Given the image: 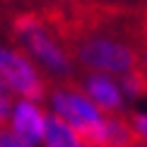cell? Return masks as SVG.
Returning a JSON list of instances; mask_svg holds the SVG:
<instances>
[{"label": "cell", "instance_id": "cell-1", "mask_svg": "<svg viewBox=\"0 0 147 147\" xmlns=\"http://www.w3.org/2000/svg\"><path fill=\"white\" fill-rule=\"evenodd\" d=\"M63 44L68 46L72 60L89 72H109V75H128L140 68V41L128 36L111 24L87 22L72 24L70 29H56Z\"/></svg>", "mask_w": 147, "mask_h": 147}, {"label": "cell", "instance_id": "cell-2", "mask_svg": "<svg viewBox=\"0 0 147 147\" xmlns=\"http://www.w3.org/2000/svg\"><path fill=\"white\" fill-rule=\"evenodd\" d=\"M12 34H15L17 44L29 58L46 72L48 77L68 82L75 75V60H72L68 46L63 44V39L58 32L48 24L36 12H22L12 20Z\"/></svg>", "mask_w": 147, "mask_h": 147}, {"label": "cell", "instance_id": "cell-3", "mask_svg": "<svg viewBox=\"0 0 147 147\" xmlns=\"http://www.w3.org/2000/svg\"><path fill=\"white\" fill-rule=\"evenodd\" d=\"M0 75L7 82L12 96L32 99L39 104L48 96L44 72L22 48L0 46Z\"/></svg>", "mask_w": 147, "mask_h": 147}, {"label": "cell", "instance_id": "cell-4", "mask_svg": "<svg viewBox=\"0 0 147 147\" xmlns=\"http://www.w3.org/2000/svg\"><path fill=\"white\" fill-rule=\"evenodd\" d=\"M46 99H48V106H51V113H56L58 118L70 123L82 135L92 130L96 123H101L104 116H106L82 92L80 84H72V82H58L56 87L48 89Z\"/></svg>", "mask_w": 147, "mask_h": 147}, {"label": "cell", "instance_id": "cell-5", "mask_svg": "<svg viewBox=\"0 0 147 147\" xmlns=\"http://www.w3.org/2000/svg\"><path fill=\"white\" fill-rule=\"evenodd\" d=\"M82 92L89 96L104 113H125V99L128 96L121 89V82L116 75L109 72H87L80 80Z\"/></svg>", "mask_w": 147, "mask_h": 147}, {"label": "cell", "instance_id": "cell-6", "mask_svg": "<svg viewBox=\"0 0 147 147\" xmlns=\"http://www.w3.org/2000/svg\"><path fill=\"white\" fill-rule=\"evenodd\" d=\"M82 140L84 145L96 147H133L135 142H140L125 113H106L101 123L84 133Z\"/></svg>", "mask_w": 147, "mask_h": 147}, {"label": "cell", "instance_id": "cell-7", "mask_svg": "<svg viewBox=\"0 0 147 147\" xmlns=\"http://www.w3.org/2000/svg\"><path fill=\"white\" fill-rule=\"evenodd\" d=\"M46 121H48V113L44 111V106L39 101H32V99L12 101V111H10L7 123L17 135L29 140L32 145H41L44 130H46Z\"/></svg>", "mask_w": 147, "mask_h": 147}, {"label": "cell", "instance_id": "cell-8", "mask_svg": "<svg viewBox=\"0 0 147 147\" xmlns=\"http://www.w3.org/2000/svg\"><path fill=\"white\" fill-rule=\"evenodd\" d=\"M41 145L44 147H84V140H82V133L75 130L70 123H65L56 113H48Z\"/></svg>", "mask_w": 147, "mask_h": 147}, {"label": "cell", "instance_id": "cell-9", "mask_svg": "<svg viewBox=\"0 0 147 147\" xmlns=\"http://www.w3.org/2000/svg\"><path fill=\"white\" fill-rule=\"evenodd\" d=\"M0 147H39V145H32L29 140L17 135L10 125H0Z\"/></svg>", "mask_w": 147, "mask_h": 147}, {"label": "cell", "instance_id": "cell-10", "mask_svg": "<svg viewBox=\"0 0 147 147\" xmlns=\"http://www.w3.org/2000/svg\"><path fill=\"white\" fill-rule=\"evenodd\" d=\"M128 121H130V125H133V130H135L138 140L147 145V113H142V111H130V113H128Z\"/></svg>", "mask_w": 147, "mask_h": 147}, {"label": "cell", "instance_id": "cell-11", "mask_svg": "<svg viewBox=\"0 0 147 147\" xmlns=\"http://www.w3.org/2000/svg\"><path fill=\"white\" fill-rule=\"evenodd\" d=\"M10 111H12V101H10V96L0 94V125H5V123L10 121Z\"/></svg>", "mask_w": 147, "mask_h": 147}, {"label": "cell", "instance_id": "cell-12", "mask_svg": "<svg viewBox=\"0 0 147 147\" xmlns=\"http://www.w3.org/2000/svg\"><path fill=\"white\" fill-rule=\"evenodd\" d=\"M0 94H5V96H12V92H10V87H7V82L3 80V75H0Z\"/></svg>", "mask_w": 147, "mask_h": 147}, {"label": "cell", "instance_id": "cell-13", "mask_svg": "<svg viewBox=\"0 0 147 147\" xmlns=\"http://www.w3.org/2000/svg\"><path fill=\"white\" fill-rule=\"evenodd\" d=\"M140 70L147 75V46L142 48V58H140Z\"/></svg>", "mask_w": 147, "mask_h": 147}, {"label": "cell", "instance_id": "cell-14", "mask_svg": "<svg viewBox=\"0 0 147 147\" xmlns=\"http://www.w3.org/2000/svg\"><path fill=\"white\" fill-rule=\"evenodd\" d=\"M133 147H147L145 142H135V145H133Z\"/></svg>", "mask_w": 147, "mask_h": 147}, {"label": "cell", "instance_id": "cell-15", "mask_svg": "<svg viewBox=\"0 0 147 147\" xmlns=\"http://www.w3.org/2000/svg\"><path fill=\"white\" fill-rule=\"evenodd\" d=\"M84 147H96V145H84Z\"/></svg>", "mask_w": 147, "mask_h": 147}]
</instances>
